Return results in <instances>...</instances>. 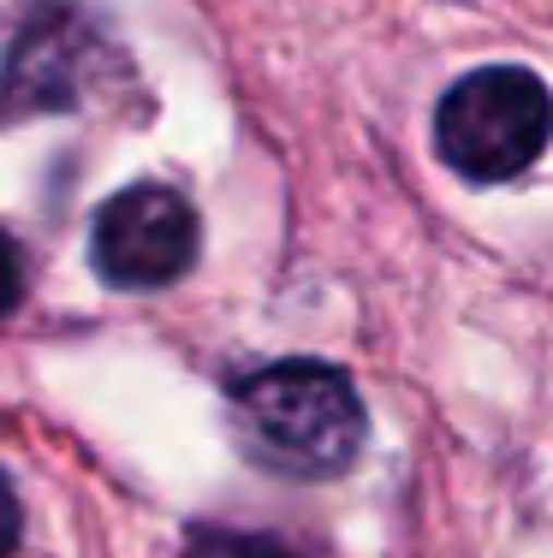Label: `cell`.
<instances>
[{"label": "cell", "mask_w": 553, "mask_h": 558, "mask_svg": "<svg viewBox=\"0 0 553 558\" xmlns=\"http://www.w3.org/2000/svg\"><path fill=\"white\" fill-rule=\"evenodd\" d=\"M232 440L250 463L286 482H334L363 451V398L334 363L286 356L232 380Z\"/></svg>", "instance_id": "1"}, {"label": "cell", "mask_w": 553, "mask_h": 558, "mask_svg": "<svg viewBox=\"0 0 553 558\" xmlns=\"http://www.w3.org/2000/svg\"><path fill=\"white\" fill-rule=\"evenodd\" d=\"M548 84L530 65L465 72L434 108V149L470 184H506L530 172L548 149Z\"/></svg>", "instance_id": "2"}, {"label": "cell", "mask_w": 553, "mask_h": 558, "mask_svg": "<svg viewBox=\"0 0 553 558\" xmlns=\"http://www.w3.org/2000/svg\"><path fill=\"white\" fill-rule=\"evenodd\" d=\"M108 72H120V60H113L101 24L72 0H48L19 24L7 60H0V125L77 108Z\"/></svg>", "instance_id": "3"}, {"label": "cell", "mask_w": 553, "mask_h": 558, "mask_svg": "<svg viewBox=\"0 0 553 558\" xmlns=\"http://www.w3.org/2000/svg\"><path fill=\"white\" fill-rule=\"evenodd\" d=\"M203 250L191 196L173 184H125L120 196L96 208L89 226V268L113 291H161L191 274Z\"/></svg>", "instance_id": "4"}, {"label": "cell", "mask_w": 553, "mask_h": 558, "mask_svg": "<svg viewBox=\"0 0 553 558\" xmlns=\"http://www.w3.org/2000/svg\"><path fill=\"white\" fill-rule=\"evenodd\" d=\"M184 558H298L274 535H239V529H196Z\"/></svg>", "instance_id": "5"}, {"label": "cell", "mask_w": 553, "mask_h": 558, "mask_svg": "<svg viewBox=\"0 0 553 558\" xmlns=\"http://www.w3.org/2000/svg\"><path fill=\"white\" fill-rule=\"evenodd\" d=\"M24 303V256L7 232H0V322Z\"/></svg>", "instance_id": "6"}, {"label": "cell", "mask_w": 553, "mask_h": 558, "mask_svg": "<svg viewBox=\"0 0 553 558\" xmlns=\"http://www.w3.org/2000/svg\"><path fill=\"white\" fill-rule=\"evenodd\" d=\"M24 535V517H19V494H12V482L0 475V558H12V547H19Z\"/></svg>", "instance_id": "7"}]
</instances>
